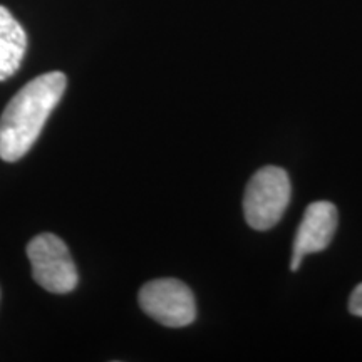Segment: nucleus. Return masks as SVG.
<instances>
[{"mask_svg":"<svg viewBox=\"0 0 362 362\" xmlns=\"http://www.w3.org/2000/svg\"><path fill=\"white\" fill-rule=\"evenodd\" d=\"M66 86L67 79L62 72H45L11 99L0 117V158L4 161H17L29 153L61 101Z\"/></svg>","mask_w":362,"mask_h":362,"instance_id":"1","label":"nucleus"},{"mask_svg":"<svg viewBox=\"0 0 362 362\" xmlns=\"http://www.w3.org/2000/svg\"><path fill=\"white\" fill-rule=\"evenodd\" d=\"M292 197L287 171L279 166H264L248 181L243 197V214L253 230L265 232L282 218Z\"/></svg>","mask_w":362,"mask_h":362,"instance_id":"2","label":"nucleus"},{"mask_svg":"<svg viewBox=\"0 0 362 362\" xmlns=\"http://www.w3.org/2000/svg\"><path fill=\"white\" fill-rule=\"evenodd\" d=\"M34 280L52 293L72 292L78 285V269L69 248L57 235L40 233L27 245Z\"/></svg>","mask_w":362,"mask_h":362,"instance_id":"3","label":"nucleus"},{"mask_svg":"<svg viewBox=\"0 0 362 362\" xmlns=\"http://www.w3.org/2000/svg\"><path fill=\"white\" fill-rule=\"evenodd\" d=\"M138 300L144 314L166 327H187L197 317L193 292L176 279H156L144 284Z\"/></svg>","mask_w":362,"mask_h":362,"instance_id":"4","label":"nucleus"},{"mask_svg":"<svg viewBox=\"0 0 362 362\" xmlns=\"http://www.w3.org/2000/svg\"><path fill=\"white\" fill-rule=\"evenodd\" d=\"M337 230V208L330 202H315L305 208L293 240L291 270L297 272L304 257L322 252L332 242Z\"/></svg>","mask_w":362,"mask_h":362,"instance_id":"5","label":"nucleus"},{"mask_svg":"<svg viewBox=\"0 0 362 362\" xmlns=\"http://www.w3.org/2000/svg\"><path fill=\"white\" fill-rule=\"evenodd\" d=\"M27 51V34L16 17L0 6V81L19 71Z\"/></svg>","mask_w":362,"mask_h":362,"instance_id":"6","label":"nucleus"},{"mask_svg":"<svg viewBox=\"0 0 362 362\" xmlns=\"http://www.w3.org/2000/svg\"><path fill=\"white\" fill-rule=\"evenodd\" d=\"M349 310L357 317H362V284L352 291L349 298Z\"/></svg>","mask_w":362,"mask_h":362,"instance_id":"7","label":"nucleus"}]
</instances>
